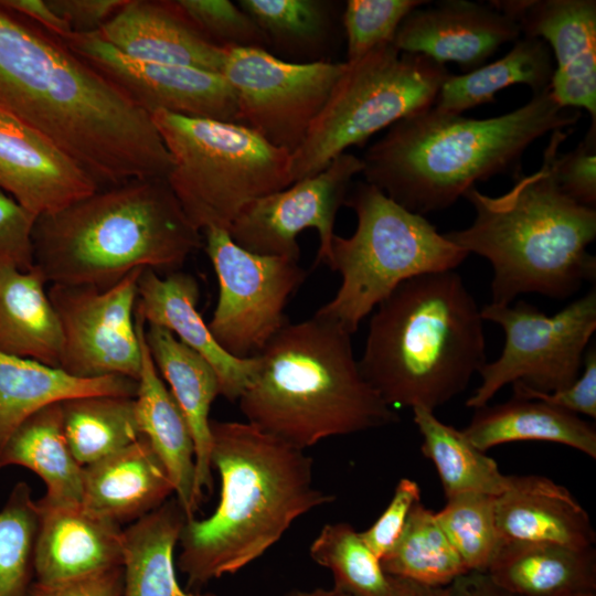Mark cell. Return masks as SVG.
Returning <instances> with one entry per match:
<instances>
[{
    "label": "cell",
    "instance_id": "cell-40",
    "mask_svg": "<svg viewBox=\"0 0 596 596\" xmlns=\"http://www.w3.org/2000/svg\"><path fill=\"white\" fill-rule=\"evenodd\" d=\"M435 515L468 572L487 573L503 543L497 525L496 497L460 494L447 499Z\"/></svg>",
    "mask_w": 596,
    "mask_h": 596
},
{
    "label": "cell",
    "instance_id": "cell-42",
    "mask_svg": "<svg viewBox=\"0 0 596 596\" xmlns=\"http://www.w3.org/2000/svg\"><path fill=\"white\" fill-rule=\"evenodd\" d=\"M175 1L194 25L216 45L268 51L263 31L237 3L230 0Z\"/></svg>",
    "mask_w": 596,
    "mask_h": 596
},
{
    "label": "cell",
    "instance_id": "cell-30",
    "mask_svg": "<svg viewBox=\"0 0 596 596\" xmlns=\"http://www.w3.org/2000/svg\"><path fill=\"white\" fill-rule=\"evenodd\" d=\"M482 451L515 441H546L576 449L596 458L595 427L578 415L539 400L512 397L510 401L476 409L461 429Z\"/></svg>",
    "mask_w": 596,
    "mask_h": 596
},
{
    "label": "cell",
    "instance_id": "cell-51",
    "mask_svg": "<svg viewBox=\"0 0 596 596\" xmlns=\"http://www.w3.org/2000/svg\"><path fill=\"white\" fill-rule=\"evenodd\" d=\"M390 596H449L448 587H429L415 582L390 576Z\"/></svg>",
    "mask_w": 596,
    "mask_h": 596
},
{
    "label": "cell",
    "instance_id": "cell-14",
    "mask_svg": "<svg viewBox=\"0 0 596 596\" xmlns=\"http://www.w3.org/2000/svg\"><path fill=\"white\" fill-rule=\"evenodd\" d=\"M142 270L108 288L50 285L47 294L63 334L58 368L81 379L121 375L138 381L141 341L135 308Z\"/></svg>",
    "mask_w": 596,
    "mask_h": 596
},
{
    "label": "cell",
    "instance_id": "cell-23",
    "mask_svg": "<svg viewBox=\"0 0 596 596\" xmlns=\"http://www.w3.org/2000/svg\"><path fill=\"white\" fill-rule=\"evenodd\" d=\"M36 503V501H35ZM34 551V582L60 584L123 565L120 525L82 505L40 507Z\"/></svg>",
    "mask_w": 596,
    "mask_h": 596
},
{
    "label": "cell",
    "instance_id": "cell-49",
    "mask_svg": "<svg viewBox=\"0 0 596 596\" xmlns=\"http://www.w3.org/2000/svg\"><path fill=\"white\" fill-rule=\"evenodd\" d=\"M0 9L34 21L60 39L72 33L68 23L52 10L47 0H0Z\"/></svg>",
    "mask_w": 596,
    "mask_h": 596
},
{
    "label": "cell",
    "instance_id": "cell-9",
    "mask_svg": "<svg viewBox=\"0 0 596 596\" xmlns=\"http://www.w3.org/2000/svg\"><path fill=\"white\" fill-rule=\"evenodd\" d=\"M171 157L167 181L199 230L228 226L252 201L294 183L291 155L246 126L155 111Z\"/></svg>",
    "mask_w": 596,
    "mask_h": 596
},
{
    "label": "cell",
    "instance_id": "cell-16",
    "mask_svg": "<svg viewBox=\"0 0 596 596\" xmlns=\"http://www.w3.org/2000/svg\"><path fill=\"white\" fill-rule=\"evenodd\" d=\"M61 40L149 115L167 111L240 124L235 92L220 73L131 58L97 32H72Z\"/></svg>",
    "mask_w": 596,
    "mask_h": 596
},
{
    "label": "cell",
    "instance_id": "cell-47",
    "mask_svg": "<svg viewBox=\"0 0 596 596\" xmlns=\"http://www.w3.org/2000/svg\"><path fill=\"white\" fill-rule=\"evenodd\" d=\"M124 566H115L60 584L33 583L30 596H123Z\"/></svg>",
    "mask_w": 596,
    "mask_h": 596
},
{
    "label": "cell",
    "instance_id": "cell-31",
    "mask_svg": "<svg viewBox=\"0 0 596 596\" xmlns=\"http://www.w3.org/2000/svg\"><path fill=\"white\" fill-rule=\"evenodd\" d=\"M36 268H0V352L60 365L63 334Z\"/></svg>",
    "mask_w": 596,
    "mask_h": 596
},
{
    "label": "cell",
    "instance_id": "cell-52",
    "mask_svg": "<svg viewBox=\"0 0 596 596\" xmlns=\"http://www.w3.org/2000/svg\"><path fill=\"white\" fill-rule=\"evenodd\" d=\"M283 596H348L338 589L331 588H313V589H295L290 590Z\"/></svg>",
    "mask_w": 596,
    "mask_h": 596
},
{
    "label": "cell",
    "instance_id": "cell-24",
    "mask_svg": "<svg viewBox=\"0 0 596 596\" xmlns=\"http://www.w3.org/2000/svg\"><path fill=\"white\" fill-rule=\"evenodd\" d=\"M173 493L164 466L143 436L83 468L82 507L120 526L150 513Z\"/></svg>",
    "mask_w": 596,
    "mask_h": 596
},
{
    "label": "cell",
    "instance_id": "cell-13",
    "mask_svg": "<svg viewBox=\"0 0 596 596\" xmlns=\"http://www.w3.org/2000/svg\"><path fill=\"white\" fill-rule=\"evenodd\" d=\"M345 62H289L267 50L226 49L221 74L235 92L240 124L292 155L324 107Z\"/></svg>",
    "mask_w": 596,
    "mask_h": 596
},
{
    "label": "cell",
    "instance_id": "cell-28",
    "mask_svg": "<svg viewBox=\"0 0 596 596\" xmlns=\"http://www.w3.org/2000/svg\"><path fill=\"white\" fill-rule=\"evenodd\" d=\"M487 574L514 596H596V551L503 542Z\"/></svg>",
    "mask_w": 596,
    "mask_h": 596
},
{
    "label": "cell",
    "instance_id": "cell-32",
    "mask_svg": "<svg viewBox=\"0 0 596 596\" xmlns=\"http://www.w3.org/2000/svg\"><path fill=\"white\" fill-rule=\"evenodd\" d=\"M188 517L177 498L123 531V596H215L183 589L174 568V549Z\"/></svg>",
    "mask_w": 596,
    "mask_h": 596
},
{
    "label": "cell",
    "instance_id": "cell-44",
    "mask_svg": "<svg viewBox=\"0 0 596 596\" xmlns=\"http://www.w3.org/2000/svg\"><path fill=\"white\" fill-rule=\"evenodd\" d=\"M36 217L0 190V268L34 267L32 235Z\"/></svg>",
    "mask_w": 596,
    "mask_h": 596
},
{
    "label": "cell",
    "instance_id": "cell-34",
    "mask_svg": "<svg viewBox=\"0 0 596 596\" xmlns=\"http://www.w3.org/2000/svg\"><path fill=\"white\" fill-rule=\"evenodd\" d=\"M413 421L422 436L421 450L435 466L444 494H500L507 487L496 460L478 449L462 430L439 421L434 411L416 406Z\"/></svg>",
    "mask_w": 596,
    "mask_h": 596
},
{
    "label": "cell",
    "instance_id": "cell-43",
    "mask_svg": "<svg viewBox=\"0 0 596 596\" xmlns=\"http://www.w3.org/2000/svg\"><path fill=\"white\" fill-rule=\"evenodd\" d=\"M552 173L561 190L574 201L596 204V120L578 145L566 153L557 148L552 157Z\"/></svg>",
    "mask_w": 596,
    "mask_h": 596
},
{
    "label": "cell",
    "instance_id": "cell-6",
    "mask_svg": "<svg viewBox=\"0 0 596 596\" xmlns=\"http://www.w3.org/2000/svg\"><path fill=\"white\" fill-rule=\"evenodd\" d=\"M372 312L359 365L392 408L435 411L486 363L481 308L455 270L402 283Z\"/></svg>",
    "mask_w": 596,
    "mask_h": 596
},
{
    "label": "cell",
    "instance_id": "cell-4",
    "mask_svg": "<svg viewBox=\"0 0 596 596\" xmlns=\"http://www.w3.org/2000/svg\"><path fill=\"white\" fill-rule=\"evenodd\" d=\"M572 132L551 134L541 168L515 174L505 193L491 196L471 187L464 194L473 210L472 223L444 235L492 267L493 304L511 305L522 294L565 299L596 276L588 246L596 237V209L566 195L552 173L554 151Z\"/></svg>",
    "mask_w": 596,
    "mask_h": 596
},
{
    "label": "cell",
    "instance_id": "cell-8",
    "mask_svg": "<svg viewBox=\"0 0 596 596\" xmlns=\"http://www.w3.org/2000/svg\"><path fill=\"white\" fill-rule=\"evenodd\" d=\"M344 205L355 213L356 228L349 237L336 234L332 238L326 265L341 276V284L315 316L351 336L402 283L455 270L469 255L423 215L365 181L350 188Z\"/></svg>",
    "mask_w": 596,
    "mask_h": 596
},
{
    "label": "cell",
    "instance_id": "cell-15",
    "mask_svg": "<svg viewBox=\"0 0 596 596\" xmlns=\"http://www.w3.org/2000/svg\"><path fill=\"white\" fill-rule=\"evenodd\" d=\"M362 170L361 158L344 152L319 173L245 205L227 232L251 253L299 260L297 236L313 228L320 242L315 265L326 264L336 235L337 213L344 205L353 177Z\"/></svg>",
    "mask_w": 596,
    "mask_h": 596
},
{
    "label": "cell",
    "instance_id": "cell-29",
    "mask_svg": "<svg viewBox=\"0 0 596 596\" xmlns=\"http://www.w3.org/2000/svg\"><path fill=\"white\" fill-rule=\"evenodd\" d=\"M22 466L45 483L40 507L82 505L83 466L65 438L61 403L47 405L25 418L0 450V468Z\"/></svg>",
    "mask_w": 596,
    "mask_h": 596
},
{
    "label": "cell",
    "instance_id": "cell-27",
    "mask_svg": "<svg viewBox=\"0 0 596 596\" xmlns=\"http://www.w3.org/2000/svg\"><path fill=\"white\" fill-rule=\"evenodd\" d=\"M138 381L121 375L81 379L61 368L0 352V450L14 429L39 409L88 395L135 397Z\"/></svg>",
    "mask_w": 596,
    "mask_h": 596
},
{
    "label": "cell",
    "instance_id": "cell-45",
    "mask_svg": "<svg viewBox=\"0 0 596 596\" xmlns=\"http://www.w3.org/2000/svg\"><path fill=\"white\" fill-rule=\"evenodd\" d=\"M421 501V489L415 480L402 478L396 483L389 504L360 535L369 549L381 560L401 536L414 505Z\"/></svg>",
    "mask_w": 596,
    "mask_h": 596
},
{
    "label": "cell",
    "instance_id": "cell-20",
    "mask_svg": "<svg viewBox=\"0 0 596 596\" xmlns=\"http://www.w3.org/2000/svg\"><path fill=\"white\" fill-rule=\"evenodd\" d=\"M200 287L191 274L178 270L161 276L143 269L138 279L135 316L168 329L203 356L217 375L220 395L238 401L256 373L258 356L240 359L227 353L198 311Z\"/></svg>",
    "mask_w": 596,
    "mask_h": 596
},
{
    "label": "cell",
    "instance_id": "cell-22",
    "mask_svg": "<svg viewBox=\"0 0 596 596\" xmlns=\"http://www.w3.org/2000/svg\"><path fill=\"white\" fill-rule=\"evenodd\" d=\"M496 519L503 542L594 547L587 511L564 486L540 475H508L496 496Z\"/></svg>",
    "mask_w": 596,
    "mask_h": 596
},
{
    "label": "cell",
    "instance_id": "cell-38",
    "mask_svg": "<svg viewBox=\"0 0 596 596\" xmlns=\"http://www.w3.org/2000/svg\"><path fill=\"white\" fill-rule=\"evenodd\" d=\"M310 557L329 570L333 588L348 596H390V576L381 560L347 522L326 524L309 549Z\"/></svg>",
    "mask_w": 596,
    "mask_h": 596
},
{
    "label": "cell",
    "instance_id": "cell-41",
    "mask_svg": "<svg viewBox=\"0 0 596 596\" xmlns=\"http://www.w3.org/2000/svg\"><path fill=\"white\" fill-rule=\"evenodd\" d=\"M423 0H348L342 10L347 61L355 62L374 49L392 43L402 21Z\"/></svg>",
    "mask_w": 596,
    "mask_h": 596
},
{
    "label": "cell",
    "instance_id": "cell-2",
    "mask_svg": "<svg viewBox=\"0 0 596 596\" xmlns=\"http://www.w3.org/2000/svg\"><path fill=\"white\" fill-rule=\"evenodd\" d=\"M211 466L220 499L205 519L182 528L178 567L187 589L235 574L264 555L308 512L334 501L316 487L305 450L248 422L210 421Z\"/></svg>",
    "mask_w": 596,
    "mask_h": 596
},
{
    "label": "cell",
    "instance_id": "cell-19",
    "mask_svg": "<svg viewBox=\"0 0 596 596\" xmlns=\"http://www.w3.org/2000/svg\"><path fill=\"white\" fill-rule=\"evenodd\" d=\"M97 189L94 179L51 140L0 109V190L40 216Z\"/></svg>",
    "mask_w": 596,
    "mask_h": 596
},
{
    "label": "cell",
    "instance_id": "cell-50",
    "mask_svg": "<svg viewBox=\"0 0 596 596\" xmlns=\"http://www.w3.org/2000/svg\"><path fill=\"white\" fill-rule=\"evenodd\" d=\"M449 596H514L483 572H468L449 586Z\"/></svg>",
    "mask_w": 596,
    "mask_h": 596
},
{
    "label": "cell",
    "instance_id": "cell-17",
    "mask_svg": "<svg viewBox=\"0 0 596 596\" xmlns=\"http://www.w3.org/2000/svg\"><path fill=\"white\" fill-rule=\"evenodd\" d=\"M490 6L515 21L523 36L543 40L556 66L551 94L564 108L596 120V1L503 0Z\"/></svg>",
    "mask_w": 596,
    "mask_h": 596
},
{
    "label": "cell",
    "instance_id": "cell-11",
    "mask_svg": "<svg viewBox=\"0 0 596 596\" xmlns=\"http://www.w3.org/2000/svg\"><path fill=\"white\" fill-rule=\"evenodd\" d=\"M481 317L502 328L504 344L499 358L479 371L481 383L466 401L475 409L489 404L508 384L544 393L570 386L582 372L596 330V290L553 315L519 300L514 306L488 304Z\"/></svg>",
    "mask_w": 596,
    "mask_h": 596
},
{
    "label": "cell",
    "instance_id": "cell-12",
    "mask_svg": "<svg viewBox=\"0 0 596 596\" xmlns=\"http://www.w3.org/2000/svg\"><path fill=\"white\" fill-rule=\"evenodd\" d=\"M204 237V249L219 283L209 329L231 355L256 356L287 323L286 304L307 272L297 259L244 249L224 228L209 227Z\"/></svg>",
    "mask_w": 596,
    "mask_h": 596
},
{
    "label": "cell",
    "instance_id": "cell-46",
    "mask_svg": "<svg viewBox=\"0 0 596 596\" xmlns=\"http://www.w3.org/2000/svg\"><path fill=\"white\" fill-rule=\"evenodd\" d=\"M513 397L539 400L570 413L596 418V349L588 347L579 376L567 387L544 393L513 383Z\"/></svg>",
    "mask_w": 596,
    "mask_h": 596
},
{
    "label": "cell",
    "instance_id": "cell-37",
    "mask_svg": "<svg viewBox=\"0 0 596 596\" xmlns=\"http://www.w3.org/2000/svg\"><path fill=\"white\" fill-rule=\"evenodd\" d=\"M381 565L389 576L429 587H448L468 573L435 512L422 501L412 509L401 536L381 558Z\"/></svg>",
    "mask_w": 596,
    "mask_h": 596
},
{
    "label": "cell",
    "instance_id": "cell-5",
    "mask_svg": "<svg viewBox=\"0 0 596 596\" xmlns=\"http://www.w3.org/2000/svg\"><path fill=\"white\" fill-rule=\"evenodd\" d=\"M34 268L46 283L108 288L136 269L181 270L202 245L166 178L132 179L36 217Z\"/></svg>",
    "mask_w": 596,
    "mask_h": 596
},
{
    "label": "cell",
    "instance_id": "cell-26",
    "mask_svg": "<svg viewBox=\"0 0 596 596\" xmlns=\"http://www.w3.org/2000/svg\"><path fill=\"white\" fill-rule=\"evenodd\" d=\"M141 369L135 396L136 416L141 435L164 466L174 494L188 519L200 504L195 497V449L188 422L163 383L145 341V321L140 318Z\"/></svg>",
    "mask_w": 596,
    "mask_h": 596
},
{
    "label": "cell",
    "instance_id": "cell-33",
    "mask_svg": "<svg viewBox=\"0 0 596 596\" xmlns=\"http://www.w3.org/2000/svg\"><path fill=\"white\" fill-rule=\"evenodd\" d=\"M554 73L552 52L541 39L522 36L501 58L462 75H451L443 84L434 107L461 115L476 106L493 103L501 89L526 85L532 95L550 88Z\"/></svg>",
    "mask_w": 596,
    "mask_h": 596
},
{
    "label": "cell",
    "instance_id": "cell-48",
    "mask_svg": "<svg viewBox=\"0 0 596 596\" xmlns=\"http://www.w3.org/2000/svg\"><path fill=\"white\" fill-rule=\"evenodd\" d=\"M127 0H47L74 33L98 32Z\"/></svg>",
    "mask_w": 596,
    "mask_h": 596
},
{
    "label": "cell",
    "instance_id": "cell-36",
    "mask_svg": "<svg viewBox=\"0 0 596 596\" xmlns=\"http://www.w3.org/2000/svg\"><path fill=\"white\" fill-rule=\"evenodd\" d=\"M65 438L85 467L139 439L135 397L88 395L61 402Z\"/></svg>",
    "mask_w": 596,
    "mask_h": 596
},
{
    "label": "cell",
    "instance_id": "cell-10",
    "mask_svg": "<svg viewBox=\"0 0 596 596\" xmlns=\"http://www.w3.org/2000/svg\"><path fill=\"white\" fill-rule=\"evenodd\" d=\"M450 76L445 65L421 55L381 45L348 63L313 121L291 155L294 182L312 177L352 146L377 131L434 106Z\"/></svg>",
    "mask_w": 596,
    "mask_h": 596
},
{
    "label": "cell",
    "instance_id": "cell-3",
    "mask_svg": "<svg viewBox=\"0 0 596 596\" xmlns=\"http://www.w3.org/2000/svg\"><path fill=\"white\" fill-rule=\"evenodd\" d=\"M579 117L577 109L558 105L550 88L491 118L446 114L432 106L390 126L361 158V174L411 212L441 211L477 182L517 172L535 140L572 128Z\"/></svg>",
    "mask_w": 596,
    "mask_h": 596
},
{
    "label": "cell",
    "instance_id": "cell-39",
    "mask_svg": "<svg viewBox=\"0 0 596 596\" xmlns=\"http://www.w3.org/2000/svg\"><path fill=\"white\" fill-rule=\"evenodd\" d=\"M39 521L30 486L18 482L0 510V596H30Z\"/></svg>",
    "mask_w": 596,
    "mask_h": 596
},
{
    "label": "cell",
    "instance_id": "cell-35",
    "mask_svg": "<svg viewBox=\"0 0 596 596\" xmlns=\"http://www.w3.org/2000/svg\"><path fill=\"white\" fill-rule=\"evenodd\" d=\"M237 4L263 31L268 49L310 62L322 61L342 17L339 4L329 0H240Z\"/></svg>",
    "mask_w": 596,
    "mask_h": 596
},
{
    "label": "cell",
    "instance_id": "cell-1",
    "mask_svg": "<svg viewBox=\"0 0 596 596\" xmlns=\"http://www.w3.org/2000/svg\"><path fill=\"white\" fill-rule=\"evenodd\" d=\"M0 109L45 136L98 188L167 178L172 168L148 113L60 38L2 9Z\"/></svg>",
    "mask_w": 596,
    "mask_h": 596
},
{
    "label": "cell",
    "instance_id": "cell-25",
    "mask_svg": "<svg viewBox=\"0 0 596 596\" xmlns=\"http://www.w3.org/2000/svg\"><path fill=\"white\" fill-rule=\"evenodd\" d=\"M143 337L151 359L190 427L195 449V497L203 502L213 491L210 409L220 395L212 365L168 329L146 323Z\"/></svg>",
    "mask_w": 596,
    "mask_h": 596
},
{
    "label": "cell",
    "instance_id": "cell-18",
    "mask_svg": "<svg viewBox=\"0 0 596 596\" xmlns=\"http://www.w3.org/2000/svg\"><path fill=\"white\" fill-rule=\"evenodd\" d=\"M521 35L518 23L490 4L445 0L413 10L392 43L402 53L421 54L443 65L454 62L470 72Z\"/></svg>",
    "mask_w": 596,
    "mask_h": 596
},
{
    "label": "cell",
    "instance_id": "cell-21",
    "mask_svg": "<svg viewBox=\"0 0 596 596\" xmlns=\"http://www.w3.org/2000/svg\"><path fill=\"white\" fill-rule=\"evenodd\" d=\"M97 33L120 53L147 62L221 74L226 55L175 0H127Z\"/></svg>",
    "mask_w": 596,
    "mask_h": 596
},
{
    "label": "cell",
    "instance_id": "cell-7",
    "mask_svg": "<svg viewBox=\"0 0 596 596\" xmlns=\"http://www.w3.org/2000/svg\"><path fill=\"white\" fill-rule=\"evenodd\" d=\"M238 398L246 422L301 450L400 421L364 379L351 334L317 317L286 323Z\"/></svg>",
    "mask_w": 596,
    "mask_h": 596
}]
</instances>
